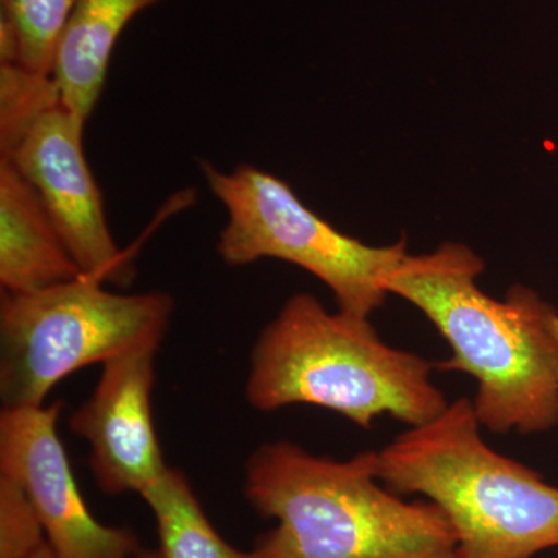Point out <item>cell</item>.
<instances>
[{"label":"cell","instance_id":"5bb4252c","mask_svg":"<svg viewBox=\"0 0 558 558\" xmlns=\"http://www.w3.org/2000/svg\"><path fill=\"white\" fill-rule=\"evenodd\" d=\"M53 76L0 64V156H7L49 110L61 106Z\"/></svg>","mask_w":558,"mask_h":558},{"label":"cell","instance_id":"7c38bea8","mask_svg":"<svg viewBox=\"0 0 558 558\" xmlns=\"http://www.w3.org/2000/svg\"><path fill=\"white\" fill-rule=\"evenodd\" d=\"M140 495L156 520L160 558H253L220 537L180 470L168 468Z\"/></svg>","mask_w":558,"mask_h":558},{"label":"cell","instance_id":"4fadbf2b","mask_svg":"<svg viewBox=\"0 0 558 558\" xmlns=\"http://www.w3.org/2000/svg\"><path fill=\"white\" fill-rule=\"evenodd\" d=\"M78 0H0L17 43V64L51 75L54 51Z\"/></svg>","mask_w":558,"mask_h":558},{"label":"cell","instance_id":"8fae6325","mask_svg":"<svg viewBox=\"0 0 558 558\" xmlns=\"http://www.w3.org/2000/svg\"><path fill=\"white\" fill-rule=\"evenodd\" d=\"M163 0H78L54 51L51 76L61 102L87 121L100 101L120 36L137 14Z\"/></svg>","mask_w":558,"mask_h":558},{"label":"cell","instance_id":"52a82bcc","mask_svg":"<svg viewBox=\"0 0 558 558\" xmlns=\"http://www.w3.org/2000/svg\"><path fill=\"white\" fill-rule=\"evenodd\" d=\"M86 123L58 106L0 157L9 159L38 193L83 275L102 284L126 286L135 271L113 241L101 191L87 163Z\"/></svg>","mask_w":558,"mask_h":558},{"label":"cell","instance_id":"e0dca14e","mask_svg":"<svg viewBox=\"0 0 558 558\" xmlns=\"http://www.w3.org/2000/svg\"><path fill=\"white\" fill-rule=\"evenodd\" d=\"M132 558H160V556L159 553H154V550L140 549Z\"/></svg>","mask_w":558,"mask_h":558},{"label":"cell","instance_id":"30bf717a","mask_svg":"<svg viewBox=\"0 0 558 558\" xmlns=\"http://www.w3.org/2000/svg\"><path fill=\"white\" fill-rule=\"evenodd\" d=\"M81 275L38 193L9 159L0 157L2 292H35Z\"/></svg>","mask_w":558,"mask_h":558},{"label":"cell","instance_id":"8992f818","mask_svg":"<svg viewBox=\"0 0 558 558\" xmlns=\"http://www.w3.org/2000/svg\"><path fill=\"white\" fill-rule=\"evenodd\" d=\"M208 189L226 208L219 258L241 267L286 260L332 290L339 311L369 318L385 303V279L407 255V241L373 247L307 208L284 180L252 165L222 171L201 160Z\"/></svg>","mask_w":558,"mask_h":558},{"label":"cell","instance_id":"ba28073f","mask_svg":"<svg viewBox=\"0 0 558 558\" xmlns=\"http://www.w3.org/2000/svg\"><path fill=\"white\" fill-rule=\"evenodd\" d=\"M60 413V403L2 410L0 475L24 488L57 558L134 557L142 549L135 535L87 508L58 435Z\"/></svg>","mask_w":558,"mask_h":558},{"label":"cell","instance_id":"6da1fadb","mask_svg":"<svg viewBox=\"0 0 558 558\" xmlns=\"http://www.w3.org/2000/svg\"><path fill=\"white\" fill-rule=\"evenodd\" d=\"M483 259L447 242L427 255L407 253L385 289L427 315L451 348L436 369L461 371L478 384L473 410L495 435H537L558 424V343L553 307L513 286L495 300L476 284Z\"/></svg>","mask_w":558,"mask_h":558},{"label":"cell","instance_id":"ac0fdd59","mask_svg":"<svg viewBox=\"0 0 558 558\" xmlns=\"http://www.w3.org/2000/svg\"><path fill=\"white\" fill-rule=\"evenodd\" d=\"M550 328H553L554 336H556L558 343V314L556 311L550 315Z\"/></svg>","mask_w":558,"mask_h":558},{"label":"cell","instance_id":"3957f363","mask_svg":"<svg viewBox=\"0 0 558 558\" xmlns=\"http://www.w3.org/2000/svg\"><path fill=\"white\" fill-rule=\"evenodd\" d=\"M436 363L389 347L369 318L329 312L311 293L290 296L256 340L245 396L258 411L322 407L371 428L392 416L410 427L449 407Z\"/></svg>","mask_w":558,"mask_h":558},{"label":"cell","instance_id":"9c48e42d","mask_svg":"<svg viewBox=\"0 0 558 558\" xmlns=\"http://www.w3.org/2000/svg\"><path fill=\"white\" fill-rule=\"evenodd\" d=\"M157 349H135L106 362L90 398L70 417L72 432L89 444L92 475L105 494H142L170 468L150 403Z\"/></svg>","mask_w":558,"mask_h":558},{"label":"cell","instance_id":"5b68a950","mask_svg":"<svg viewBox=\"0 0 558 558\" xmlns=\"http://www.w3.org/2000/svg\"><path fill=\"white\" fill-rule=\"evenodd\" d=\"M172 312L168 293L112 292L86 275L35 292H2L3 409L43 407L70 374L135 349L159 347Z\"/></svg>","mask_w":558,"mask_h":558},{"label":"cell","instance_id":"9a60e30c","mask_svg":"<svg viewBox=\"0 0 558 558\" xmlns=\"http://www.w3.org/2000/svg\"><path fill=\"white\" fill-rule=\"evenodd\" d=\"M46 545L31 498L20 483L0 475V558H32Z\"/></svg>","mask_w":558,"mask_h":558},{"label":"cell","instance_id":"277c9868","mask_svg":"<svg viewBox=\"0 0 558 558\" xmlns=\"http://www.w3.org/2000/svg\"><path fill=\"white\" fill-rule=\"evenodd\" d=\"M473 400L449 403L379 453V480L442 509L454 558H532L558 546V487L497 453L481 436Z\"/></svg>","mask_w":558,"mask_h":558},{"label":"cell","instance_id":"2e32d148","mask_svg":"<svg viewBox=\"0 0 558 558\" xmlns=\"http://www.w3.org/2000/svg\"><path fill=\"white\" fill-rule=\"evenodd\" d=\"M32 558H57V556H54L53 550H51L49 546V543H47V545L43 546V548H40L38 553H36Z\"/></svg>","mask_w":558,"mask_h":558},{"label":"cell","instance_id":"7a4b0ae2","mask_svg":"<svg viewBox=\"0 0 558 558\" xmlns=\"http://www.w3.org/2000/svg\"><path fill=\"white\" fill-rule=\"evenodd\" d=\"M379 480V453L315 457L288 440L245 465V497L277 526L253 558H454L457 537L435 502H407Z\"/></svg>","mask_w":558,"mask_h":558}]
</instances>
